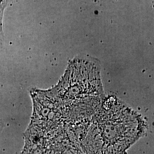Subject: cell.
Listing matches in <instances>:
<instances>
[{"mask_svg": "<svg viewBox=\"0 0 154 154\" xmlns=\"http://www.w3.org/2000/svg\"><path fill=\"white\" fill-rule=\"evenodd\" d=\"M4 126H5V124H4V122L2 120L0 119V132L2 131V130L4 128Z\"/></svg>", "mask_w": 154, "mask_h": 154, "instance_id": "obj_2", "label": "cell"}, {"mask_svg": "<svg viewBox=\"0 0 154 154\" xmlns=\"http://www.w3.org/2000/svg\"><path fill=\"white\" fill-rule=\"evenodd\" d=\"M2 10L0 8V37L2 36L3 33L2 30Z\"/></svg>", "mask_w": 154, "mask_h": 154, "instance_id": "obj_1", "label": "cell"}]
</instances>
